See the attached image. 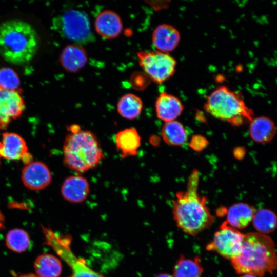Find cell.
Returning a JSON list of instances; mask_svg holds the SVG:
<instances>
[{
	"mask_svg": "<svg viewBox=\"0 0 277 277\" xmlns=\"http://www.w3.org/2000/svg\"><path fill=\"white\" fill-rule=\"evenodd\" d=\"M155 277H173V276L167 273H161Z\"/></svg>",
	"mask_w": 277,
	"mask_h": 277,
	"instance_id": "obj_29",
	"label": "cell"
},
{
	"mask_svg": "<svg viewBox=\"0 0 277 277\" xmlns=\"http://www.w3.org/2000/svg\"><path fill=\"white\" fill-rule=\"evenodd\" d=\"M94 26L97 33L106 39L117 37L123 29L120 16L111 10H104L98 14L95 19Z\"/></svg>",
	"mask_w": 277,
	"mask_h": 277,
	"instance_id": "obj_16",
	"label": "cell"
},
{
	"mask_svg": "<svg viewBox=\"0 0 277 277\" xmlns=\"http://www.w3.org/2000/svg\"><path fill=\"white\" fill-rule=\"evenodd\" d=\"M3 218L1 216V214H0V228L3 226Z\"/></svg>",
	"mask_w": 277,
	"mask_h": 277,
	"instance_id": "obj_32",
	"label": "cell"
},
{
	"mask_svg": "<svg viewBox=\"0 0 277 277\" xmlns=\"http://www.w3.org/2000/svg\"><path fill=\"white\" fill-rule=\"evenodd\" d=\"M239 274L263 277L277 270L275 245L269 236L258 232L245 234L239 254L231 260Z\"/></svg>",
	"mask_w": 277,
	"mask_h": 277,
	"instance_id": "obj_2",
	"label": "cell"
},
{
	"mask_svg": "<svg viewBox=\"0 0 277 277\" xmlns=\"http://www.w3.org/2000/svg\"><path fill=\"white\" fill-rule=\"evenodd\" d=\"M20 85V80L16 73L10 68L0 69V88L8 90L16 91Z\"/></svg>",
	"mask_w": 277,
	"mask_h": 277,
	"instance_id": "obj_27",
	"label": "cell"
},
{
	"mask_svg": "<svg viewBox=\"0 0 277 277\" xmlns=\"http://www.w3.org/2000/svg\"><path fill=\"white\" fill-rule=\"evenodd\" d=\"M115 143L123 157L135 156L141 145V137L133 127L124 129L115 135Z\"/></svg>",
	"mask_w": 277,
	"mask_h": 277,
	"instance_id": "obj_20",
	"label": "cell"
},
{
	"mask_svg": "<svg viewBox=\"0 0 277 277\" xmlns=\"http://www.w3.org/2000/svg\"><path fill=\"white\" fill-rule=\"evenodd\" d=\"M256 211L254 207L247 203H235L227 211L226 222L236 229L245 228L252 221Z\"/></svg>",
	"mask_w": 277,
	"mask_h": 277,
	"instance_id": "obj_18",
	"label": "cell"
},
{
	"mask_svg": "<svg viewBox=\"0 0 277 277\" xmlns=\"http://www.w3.org/2000/svg\"><path fill=\"white\" fill-rule=\"evenodd\" d=\"M6 243L10 250L16 252H22L28 248L30 238L25 231L21 229H14L8 232Z\"/></svg>",
	"mask_w": 277,
	"mask_h": 277,
	"instance_id": "obj_26",
	"label": "cell"
},
{
	"mask_svg": "<svg viewBox=\"0 0 277 277\" xmlns=\"http://www.w3.org/2000/svg\"><path fill=\"white\" fill-rule=\"evenodd\" d=\"M208 144V141L205 137L200 135H193L189 143V146L196 151H201L205 149Z\"/></svg>",
	"mask_w": 277,
	"mask_h": 277,
	"instance_id": "obj_28",
	"label": "cell"
},
{
	"mask_svg": "<svg viewBox=\"0 0 277 277\" xmlns=\"http://www.w3.org/2000/svg\"><path fill=\"white\" fill-rule=\"evenodd\" d=\"M143 107L141 98L132 93L123 95L117 104V110L119 114L125 119L131 120L140 115Z\"/></svg>",
	"mask_w": 277,
	"mask_h": 277,
	"instance_id": "obj_22",
	"label": "cell"
},
{
	"mask_svg": "<svg viewBox=\"0 0 277 277\" xmlns=\"http://www.w3.org/2000/svg\"><path fill=\"white\" fill-rule=\"evenodd\" d=\"M181 35L177 29L172 25L162 24L153 30L152 41L157 50L169 53L179 45Z\"/></svg>",
	"mask_w": 277,
	"mask_h": 277,
	"instance_id": "obj_14",
	"label": "cell"
},
{
	"mask_svg": "<svg viewBox=\"0 0 277 277\" xmlns=\"http://www.w3.org/2000/svg\"><path fill=\"white\" fill-rule=\"evenodd\" d=\"M244 236L245 234L225 221L215 233L212 241L207 245L206 249L231 260L240 253Z\"/></svg>",
	"mask_w": 277,
	"mask_h": 277,
	"instance_id": "obj_9",
	"label": "cell"
},
{
	"mask_svg": "<svg viewBox=\"0 0 277 277\" xmlns=\"http://www.w3.org/2000/svg\"><path fill=\"white\" fill-rule=\"evenodd\" d=\"M276 132L274 122L267 116H260L254 117L249 123V135L256 143H269L274 138Z\"/></svg>",
	"mask_w": 277,
	"mask_h": 277,
	"instance_id": "obj_17",
	"label": "cell"
},
{
	"mask_svg": "<svg viewBox=\"0 0 277 277\" xmlns=\"http://www.w3.org/2000/svg\"><path fill=\"white\" fill-rule=\"evenodd\" d=\"M203 272L201 260L197 256L192 259L180 255L173 269L174 277H200Z\"/></svg>",
	"mask_w": 277,
	"mask_h": 277,
	"instance_id": "obj_24",
	"label": "cell"
},
{
	"mask_svg": "<svg viewBox=\"0 0 277 277\" xmlns=\"http://www.w3.org/2000/svg\"><path fill=\"white\" fill-rule=\"evenodd\" d=\"M69 129L63 148L66 167L77 174L96 167L104 156L96 136L77 125H71Z\"/></svg>",
	"mask_w": 277,
	"mask_h": 277,
	"instance_id": "obj_4",
	"label": "cell"
},
{
	"mask_svg": "<svg viewBox=\"0 0 277 277\" xmlns=\"http://www.w3.org/2000/svg\"><path fill=\"white\" fill-rule=\"evenodd\" d=\"M54 24L62 35L76 43L85 44L93 38L88 17L79 10L65 12L54 21Z\"/></svg>",
	"mask_w": 277,
	"mask_h": 277,
	"instance_id": "obj_8",
	"label": "cell"
},
{
	"mask_svg": "<svg viewBox=\"0 0 277 277\" xmlns=\"http://www.w3.org/2000/svg\"><path fill=\"white\" fill-rule=\"evenodd\" d=\"M252 222L258 233L267 235L276 229L277 215L271 210L262 208L256 211Z\"/></svg>",
	"mask_w": 277,
	"mask_h": 277,
	"instance_id": "obj_25",
	"label": "cell"
},
{
	"mask_svg": "<svg viewBox=\"0 0 277 277\" xmlns=\"http://www.w3.org/2000/svg\"><path fill=\"white\" fill-rule=\"evenodd\" d=\"M1 157L9 160H22L27 165L32 162V156L28 151L24 139L13 132H5L2 135Z\"/></svg>",
	"mask_w": 277,
	"mask_h": 277,
	"instance_id": "obj_11",
	"label": "cell"
},
{
	"mask_svg": "<svg viewBox=\"0 0 277 277\" xmlns=\"http://www.w3.org/2000/svg\"><path fill=\"white\" fill-rule=\"evenodd\" d=\"M240 277H258V276L252 275V274H243Z\"/></svg>",
	"mask_w": 277,
	"mask_h": 277,
	"instance_id": "obj_31",
	"label": "cell"
},
{
	"mask_svg": "<svg viewBox=\"0 0 277 277\" xmlns=\"http://www.w3.org/2000/svg\"><path fill=\"white\" fill-rule=\"evenodd\" d=\"M52 179L48 166L40 161H34L26 165L22 172L24 185L33 190H41L47 187Z\"/></svg>",
	"mask_w": 277,
	"mask_h": 277,
	"instance_id": "obj_12",
	"label": "cell"
},
{
	"mask_svg": "<svg viewBox=\"0 0 277 277\" xmlns=\"http://www.w3.org/2000/svg\"><path fill=\"white\" fill-rule=\"evenodd\" d=\"M34 268L38 277H59L62 271L60 260L50 254L39 255L34 262Z\"/></svg>",
	"mask_w": 277,
	"mask_h": 277,
	"instance_id": "obj_21",
	"label": "cell"
},
{
	"mask_svg": "<svg viewBox=\"0 0 277 277\" xmlns=\"http://www.w3.org/2000/svg\"><path fill=\"white\" fill-rule=\"evenodd\" d=\"M19 277H38V276L33 274H28L23 275Z\"/></svg>",
	"mask_w": 277,
	"mask_h": 277,
	"instance_id": "obj_30",
	"label": "cell"
},
{
	"mask_svg": "<svg viewBox=\"0 0 277 277\" xmlns=\"http://www.w3.org/2000/svg\"><path fill=\"white\" fill-rule=\"evenodd\" d=\"M204 108L213 117L235 126L250 123L254 118L253 110L242 96L225 86L217 87L207 96Z\"/></svg>",
	"mask_w": 277,
	"mask_h": 277,
	"instance_id": "obj_5",
	"label": "cell"
},
{
	"mask_svg": "<svg viewBox=\"0 0 277 277\" xmlns=\"http://www.w3.org/2000/svg\"><path fill=\"white\" fill-rule=\"evenodd\" d=\"M62 196L67 201L80 203L84 201L90 192L87 180L80 174L66 177L61 186Z\"/></svg>",
	"mask_w": 277,
	"mask_h": 277,
	"instance_id": "obj_13",
	"label": "cell"
},
{
	"mask_svg": "<svg viewBox=\"0 0 277 277\" xmlns=\"http://www.w3.org/2000/svg\"><path fill=\"white\" fill-rule=\"evenodd\" d=\"M1 147H2V143H1V142H0V150H1ZM1 157V154H0V158Z\"/></svg>",
	"mask_w": 277,
	"mask_h": 277,
	"instance_id": "obj_33",
	"label": "cell"
},
{
	"mask_svg": "<svg viewBox=\"0 0 277 277\" xmlns=\"http://www.w3.org/2000/svg\"><path fill=\"white\" fill-rule=\"evenodd\" d=\"M42 228L46 244L70 267L71 274L69 277H104L92 270L85 259L77 257L72 252L69 235H61L50 228Z\"/></svg>",
	"mask_w": 277,
	"mask_h": 277,
	"instance_id": "obj_6",
	"label": "cell"
},
{
	"mask_svg": "<svg viewBox=\"0 0 277 277\" xmlns=\"http://www.w3.org/2000/svg\"><path fill=\"white\" fill-rule=\"evenodd\" d=\"M163 140L168 145L181 146L186 142L187 134L183 125L174 120L165 122L161 130Z\"/></svg>",
	"mask_w": 277,
	"mask_h": 277,
	"instance_id": "obj_23",
	"label": "cell"
},
{
	"mask_svg": "<svg viewBox=\"0 0 277 277\" xmlns=\"http://www.w3.org/2000/svg\"><path fill=\"white\" fill-rule=\"evenodd\" d=\"M199 181L200 173L194 169L189 176L186 190L177 192L173 202L172 212L177 226L191 235L208 228L214 219L206 197L199 193Z\"/></svg>",
	"mask_w": 277,
	"mask_h": 277,
	"instance_id": "obj_1",
	"label": "cell"
},
{
	"mask_svg": "<svg viewBox=\"0 0 277 277\" xmlns=\"http://www.w3.org/2000/svg\"><path fill=\"white\" fill-rule=\"evenodd\" d=\"M25 105L17 91L0 88V130H4L12 120L22 114Z\"/></svg>",
	"mask_w": 277,
	"mask_h": 277,
	"instance_id": "obj_10",
	"label": "cell"
},
{
	"mask_svg": "<svg viewBox=\"0 0 277 277\" xmlns=\"http://www.w3.org/2000/svg\"><path fill=\"white\" fill-rule=\"evenodd\" d=\"M140 66L155 83L161 84L171 78L176 70V61L168 53L158 50L137 53Z\"/></svg>",
	"mask_w": 277,
	"mask_h": 277,
	"instance_id": "obj_7",
	"label": "cell"
},
{
	"mask_svg": "<svg viewBox=\"0 0 277 277\" xmlns=\"http://www.w3.org/2000/svg\"><path fill=\"white\" fill-rule=\"evenodd\" d=\"M38 47L37 33L27 22L11 19L0 25V55L8 62L26 64L35 56Z\"/></svg>",
	"mask_w": 277,
	"mask_h": 277,
	"instance_id": "obj_3",
	"label": "cell"
},
{
	"mask_svg": "<svg viewBox=\"0 0 277 277\" xmlns=\"http://www.w3.org/2000/svg\"><path fill=\"white\" fill-rule=\"evenodd\" d=\"M155 108L157 118L167 122L175 120L182 114L184 105L176 96L163 92L156 100Z\"/></svg>",
	"mask_w": 277,
	"mask_h": 277,
	"instance_id": "obj_15",
	"label": "cell"
},
{
	"mask_svg": "<svg viewBox=\"0 0 277 277\" xmlns=\"http://www.w3.org/2000/svg\"><path fill=\"white\" fill-rule=\"evenodd\" d=\"M62 67L67 71L76 72L85 66L87 54L85 49L79 45H69L64 48L60 57Z\"/></svg>",
	"mask_w": 277,
	"mask_h": 277,
	"instance_id": "obj_19",
	"label": "cell"
}]
</instances>
